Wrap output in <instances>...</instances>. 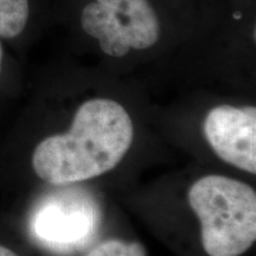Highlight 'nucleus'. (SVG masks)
<instances>
[{
  "mask_svg": "<svg viewBox=\"0 0 256 256\" xmlns=\"http://www.w3.org/2000/svg\"><path fill=\"white\" fill-rule=\"evenodd\" d=\"M133 138L132 119L122 106L94 98L80 106L70 132L46 138L36 147L32 168L54 186L89 180L116 168Z\"/></svg>",
  "mask_w": 256,
  "mask_h": 256,
  "instance_id": "1",
  "label": "nucleus"
},
{
  "mask_svg": "<svg viewBox=\"0 0 256 256\" xmlns=\"http://www.w3.org/2000/svg\"><path fill=\"white\" fill-rule=\"evenodd\" d=\"M188 203L202 226L209 256H241L256 240V194L242 182L206 176L192 185Z\"/></svg>",
  "mask_w": 256,
  "mask_h": 256,
  "instance_id": "2",
  "label": "nucleus"
},
{
  "mask_svg": "<svg viewBox=\"0 0 256 256\" xmlns=\"http://www.w3.org/2000/svg\"><path fill=\"white\" fill-rule=\"evenodd\" d=\"M98 223V211L90 198L66 191L43 202L32 218L34 235L51 248L70 249L90 238Z\"/></svg>",
  "mask_w": 256,
  "mask_h": 256,
  "instance_id": "3",
  "label": "nucleus"
},
{
  "mask_svg": "<svg viewBox=\"0 0 256 256\" xmlns=\"http://www.w3.org/2000/svg\"><path fill=\"white\" fill-rule=\"evenodd\" d=\"M204 134L226 164L256 174V108L218 106L206 115Z\"/></svg>",
  "mask_w": 256,
  "mask_h": 256,
  "instance_id": "4",
  "label": "nucleus"
},
{
  "mask_svg": "<svg viewBox=\"0 0 256 256\" xmlns=\"http://www.w3.org/2000/svg\"><path fill=\"white\" fill-rule=\"evenodd\" d=\"M113 10L126 28L132 50L152 48L160 37V23L148 0H96Z\"/></svg>",
  "mask_w": 256,
  "mask_h": 256,
  "instance_id": "5",
  "label": "nucleus"
},
{
  "mask_svg": "<svg viewBox=\"0 0 256 256\" xmlns=\"http://www.w3.org/2000/svg\"><path fill=\"white\" fill-rule=\"evenodd\" d=\"M81 25L86 34L98 40L106 55L124 57L132 50L126 28L118 14L98 2H89L82 10Z\"/></svg>",
  "mask_w": 256,
  "mask_h": 256,
  "instance_id": "6",
  "label": "nucleus"
},
{
  "mask_svg": "<svg viewBox=\"0 0 256 256\" xmlns=\"http://www.w3.org/2000/svg\"><path fill=\"white\" fill-rule=\"evenodd\" d=\"M30 0H0V40L23 34L30 20Z\"/></svg>",
  "mask_w": 256,
  "mask_h": 256,
  "instance_id": "7",
  "label": "nucleus"
},
{
  "mask_svg": "<svg viewBox=\"0 0 256 256\" xmlns=\"http://www.w3.org/2000/svg\"><path fill=\"white\" fill-rule=\"evenodd\" d=\"M87 256H147L146 248L138 242L127 243L119 240L106 241L92 252Z\"/></svg>",
  "mask_w": 256,
  "mask_h": 256,
  "instance_id": "8",
  "label": "nucleus"
},
{
  "mask_svg": "<svg viewBox=\"0 0 256 256\" xmlns=\"http://www.w3.org/2000/svg\"><path fill=\"white\" fill-rule=\"evenodd\" d=\"M0 256H18L14 252H12L11 249L4 247V246H0Z\"/></svg>",
  "mask_w": 256,
  "mask_h": 256,
  "instance_id": "9",
  "label": "nucleus"
},
{
  "mask_svg": "<svg viewBox=\"0 0 256 256\" xmlns=\"http://www.w3.org/2000/svg\"><path fill=\"white\" fill-rule=\"evenodd\" d=\"M2 60H4V48H2V40H0V74L2 70Z\"/></svg>",
  "mask_w": 256,
  "mask_h": 256,
  "instance_id": "10",
  "label": "nucleus"
}]
</instances>
